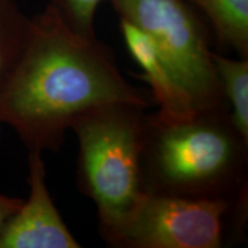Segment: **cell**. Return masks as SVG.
Listing matches in <instances>:
<instances>
[{
    "label": "cell",
    "instance_id": "cell-10",
    "mask_svg": "<svg viewBox=\"0 0 248 248\" xmlns=\"http://www.w3.org/2000/svg\"><path fill=\"white\" fill-rule=\"evenodd\" d=\"M30 22L16 0H0V83L22 51Z\"/></svg>",
    "mask_w": 248,
    "mask_h": 248
},
{
    "label": "cell",
    "instance_id": "cell-2",
    "mask_svg": "<svg viewBox=\"0 0 248 248\" xmlns=\"http://www.w3.org/2000/svg\"><path fill=\"white\" fill-rule=\"evenodd\" d=\"M248 142L229 107L183 120L147 114L141 152L142 191L247 203Z\"/></svg>",
    "mask_w": 248,
    "mask_h": 248
},
{
    "label": "cell",
    "instance_id": "cell-4",
    "mask_svg": "<svg viewBox=\"0 0 248 248\" xmlns=\"http://www.w3.org/2000/svg\"><path fill=\"white\" fill-rule=\"evenodd\" d=\"M120 18L151 36L197 110L228 107L208 36L187 0H108Z\"/></svg>",
    "mask_w": 248,
    "mask_h": 248
},
{
    "label": "cell",
    "instance_id": "cell-3",
    "mask_svg": "<svg viewBox=\"0 0 248 248\" xmlns=\"http://www.w3.org/2000/svg\"><path fill=\"white\" fill-rule=\"evenodd\" d=\"M147 107L109 102L85 111L71 130L78 140L77 187L94 202L99 231L111 244L142 191Z\"/></svg>",
    "mask_w": 248,
    "mask_h": 248
},
{
    "label": "cell",
    "instance_id": "cell-8",
    "mask_svg": "<svg viewBox=\"0 0 248 248\" xmlns=\"http://www.w3.org/2000/svg\"><path fill=\"white\" fill-rule=\"evenodd\" d=\"M208 17L217 42L248 59V0H187Z\"/></svg>",
    "mask_w": 248,
    "mask_h": 248
},
{
    "label": "cell",
    "instance_id": "cell-5",
    "mask_svg": "<svg viewBox=\"0 0 248 248\" xmlns=\"http://www.w3.org/2000/svg\"><path fill=\"white\" fill-rule=\"evenodd\" d=\"M247 203L142 192L110 246L219 248L228 225L243 231Z\"/></svg>",
    "mask_w": 248,
    "mask_h": 248
},
{
    "label": "cell",
    "instance_id": "cell-9",
    "mask_svg": "<svg viewBox=\"0 0 248 248\" xmlns=\"http://www.w3.org/2000/svg\"><path fill=\"white\" fill-rule=\"evenodd\" d=\"M212 58L230 110L231 122L241 138L248 142V59L234 60L215 52Z\"/></svg>",
    "mask_w": 248,
    "mask_h": 248
},
{
    "label": "cell",
    "instance_id": "cell-1",
    "mask_svg": "<svg viewBox=\"0 0 248 248\" xmlns=\"http://www.w3.org/2000/svg\"><path fill=\"white\" fill-rule=\"evenodd\" d=\"M152 101L124 78L105 43L75 32L47 5L31 18L22 51L0 83V124L28 152H59L85 111L109 102L148 108Z\"/></svg>",
    "mask_w": 248,
    "mask_h": 248
},
{
    "label": "cell",
    "instance_id": "cell-11",
    "mask_svg": "<svg viewBox=\"0 0 248 248\" xmlns=\"http://www.w3.org/2000/svg\"><path fill=\"white\" fill-rule=\"evenodd\" d=\"M102 0H49L48 5L75 32L95 37L94 18Z\"/></svg>",
    "mask_w": 248,
    "mask_h": 248
},
{
    "label": "cell",
    "instance_id": "cell-7",
    "mask_svg": "<svg viewBox=\"0 0 248 248\" xmlns=\"http://www.w3.org/2000/svg\"><path fill=\"white\" fill-rule=\"evenodd\" d=\"M120 31L130 55L144 70L139 77L150 85L152 99L159 106L156 115L168 120L194 115L197 108L190 94L170 71L151 36L124 18H120Z\"/></svg>",
    "mask_w": 248,
    "mask_h": 248
},
{
    "label": "cell",
    "instance_id": "cell-6",
    "mask_svg": "<svg viewBox=\"0 0 248 248\" xmlns=\"http://www.w3.org/2000/svg\"><path fill=\"white\" fill-rule=\"evenodd\" d=\"M29 195L6 223L0 248H79L52 200L42 152H28Z\"/></svg>",
    "mask_w": 248,
    "mask_h": 248
},
{
    "label": "cell",
    "instance_id": "cell-12",
    "mask_svg": "<svg viewBox=\"0 0 248 248\" xmlns=\"http://www.w3.org/2000/svg\"><path fill=\"white\" fill-rule=\"evenodd\" d=\"M22 202L23 199H20V198L0 194V234L4 230L6 223L17 212Z\"/></svg>",
    "mask_w": 248,
    "mask_h": 248
}]
</instances>
